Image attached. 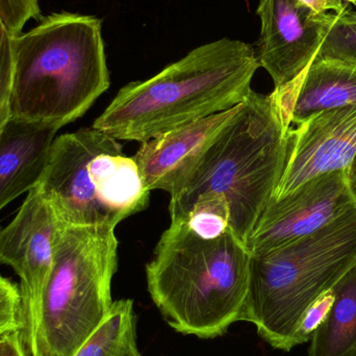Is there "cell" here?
<instances>
[{
    "mask_svg": "<svg viewBox=\"0 0 356 356\" xmlns=\"http://www.w3.org/2000/svg\"><path fill=\"white\" fill-rule=\"evenodd\" d=\"M238 108L240 104L141 143L133 159L148 190L177 192Z\"/></svg>",
    "mask_w": 356,
    "mask_h": 356,
    "instance_id": "obj_12",
    "label": "cell"
},
{
    "mask_svg": "<svg viewBox=\"0 0 356 356\" xmlns=\"http://www.w3.org/2000/svg\"><path fill=\"white\" fill-rule=\"evenodd\" d=\"M60 222L37 186L27 193L14 219L0 228V265L20 278L21 336L25 348L37 323L54 266V240Z\"/></svg>",
    "mask_w": 356,
    "mask_h": 356,
    "instance_id": "obj_8",
    "label": "cell"
},
{
    "mask_svg": "<svg viewBox=\"0 0 356 356\" xmlns=\"http://www.w3.org/2000/svg\"><path fill=\"white\" fill-rule=\"evenodd\" d=\"M10 118V106L8 104L0 106V131L3 129L4 125L8 122V119Z\"/></svg>",
    "mask_w": 356,
    "mask_h": 356,
    "instance_id": "obj_25",
    "label": "cell"
},
{
    "mask_svg": "<svg viewBox=\"0 0 356 356\" xmlns=\"http://www.w3.org/2000/svg\"><path fill=\"white\" fill-rule=\"evenodd\" d=\"M334 300V291L330 289L309 307V309L303 315L298 328H297L296 334H295V347L305 344L313 339L318 328L323 324L327 318Z\"/></svg>",
    "mask_w": 356,
    "mask_h": 356,
    "instance_id": "obj_20",
    "label": "cell"
},
{
    "mask_svg": "<svg viewBox=\"0 0 356 356\" xmlns=\"http://www.w3.org/2000/svg\"><path fill=\"white\" fill-rule=\"evenodd\" d=\"M280 89L292 100L291 124L298 125L317 113L356 104V66L314 58Z\"/></svg>",
    "mask_w": 356,
    "mask_h": 356,
    "instance_id": "obj_14",
    "label": "cell"
},
{
    "mask_svg": "<svg viewBox=\"0 0 356 356\" xmlns=\"http://www.w3.org/2000/svg\"><path fill=\"white\" fill-rule=\"evenodd\" d=\"M73 356H142L134 301H114L108 317Z\"/></svg>",
    "mask_w": 356,
    "mask_h": 356,
    "instance_id": "obj_16",
    "label": "cell"
},
{
    "mask_svg": "<svg viewBox=\"0 0 356 356\" xmlns=\"http://www.w3.org/2000/svg\"><path fill=\"white\" fill-rule=\"evenodd\" d=\"M42 18L39 0H0V21L14 37L22 33L31 19Z\"/></svg>",
    "mask_w": 356,
    "mask_h": 356,
    "instance_id": "obj_18",
    "label": "cell"
},
{
    "mask_svg": "<svg viewBox=\"0 0 356 356\" xmlns=\"http://www.w3.org/2000/svg\"><path fill=\"white\" fill-rule=\"evenodd\" d=\"M299 1L314 12L320 13V14L334 13L339 15L347 8V4L343 0H299Z\"/></svg>",
    "mask_w": 356,
    "mask_h": 356,
    "instance_id": "obj_23",
    "label": "cell"
},
{
    "mask_svg": "<svg viewBox=\"0 0 356 356\" xmlns=\"http://www.w3.org/2000/svg\"><path fill=\"white\" fill-rule=\"evenodd\" d=\"M347 172H348L349 184L356 198V152L351 161L350 166L347 169Z\"/></svg>",
    "mask_w": 356,
    "mask_h": 356,
    "instance_id": "obj_24",
    "label": "cell"
},
{
    "mask_svg": "<svg viewBox=\"0 0 356 356\" xmlns=\"http://www.w3.org/2000/svg\"><path fill=\"white\" fill-rule=\"evenodd\" d=\"M356 209L347 170L313 178L280 200H271L246 246L250 254L268 252L315 234Z\"/></svg>",
    "mask_w": 356,
    "mask_h": 356,
    "instance_id": "obj_9",
    "label": "cell"
},
{
    "mask_svg": "<svg viewBox=\"0 0 356 356\" xmlns=\"http://www.w3.org/2000/svg\"><path fill=\"white\" fill-rule=\"evenodd\" d=\"M250 255L230 229L217 238H203L171 222L146 266L148 292L173 330L217 338L241 321Z\"/></svg>",
    "mask_w": 356,
    "mask_h": 356,
    "instance_id": "obj_4",
    "label": "cell"
},
{
    "mask_svg": "<svg viewBox=\"0 0 356 356\" xmlns=\"http://www.w3.org/2000/svg\"><path fill=\"white\" fill-rule=\"evenodd\" d=\"M334 300L309 356H356V264L332 286Z\"/></svg>",
    "mask_w": 356,
    "mask_h": 356,
    "instance_id": "obj_15",
    "label": "cell"
},
{
    "mask_svg": "<svg viewBox=\"0 0 356 356\" xmlns=\"http://www.w3.org/2000/svg\"><path fill=\"white\" fill-rule=\"evenodd\" d=\"M118 246L114 227L60 223L29 355L73 356L106 320L114 302Z\"/></svg>",
    "mask_w": 356,
    "mask_h": 356,
    "instance_id": "obj_6",
    "label": "cell"
},
{
    "mask_svg": "<svg viewBox=\"0 0 356 356\" xmlns=\"http://www.w3.org/2000/svg\"><path fill=\"white\" fill-rule=\"evenodd\" d=\"M315 58L334 60L356 66V10L337 15Z\"/></svg>",
    "mask_w": 356,
    "mask_h": 356,
    "instance_id": "obj_17",
    "label": "cell"
},
{
    "mask_svg": "<svg viewBox=\"0 0 356 356\" xmlns=\"http://www.w3.org/2000/svg\"><path fill=\"white\" fill-rule=\"evenodd\" d=\"M102 21L52 13L15 37L10 118L62 129L110 88Z\"/></svg>",
    "mask_w": 356,
    "mask_h": 356,
    "instance_id": "obj_3",
    "label": "cell"
},
{
    "mask_svg": "<svg viewBox=\"0 0 356 356\" xmlns=\"http://www.w3.org/2000/svg\"><path fill=\"white\" fill-rule=\"evenodd\" d=\"M356 264V209L315 234L251 254L241 321L278 350L294 348L309 307Z\"/></svg>",
    "mask_w": 356,
    "mask_h": 356,
    "instance_id": "obj_5",
    "label": "cell"
},
{
    "mask_svg": "<svg viewBox=\"0 0 356 356\" xmlns=\"http://www.w3.org/2000/svg\"><path fill=\"white\" fill-rule=\"evenodd\" d=\"M259 66L273 79L274 89L294 81L317 56L337 18L314 12L299 0H259Z\"/></svg>",
    "mask_w": 356,
    "mask_h": 356,
    "instance_id": "obj_10",
    "label": "cell"
},
{
    "mask_svg": "<svg viewBox=\"0 0 356 356\" xmlns=\"http://www.w3.org/2000/svg\"><path fill=\"white\" fill-rule=\"evenodd\" d=\"M288 136L286 163L271 200H280L305 182L347 170L356 152V104L309 117Z\"/></svg>",
    "mask_w": 356,
    "mask_h": 356,
    "instance_id": "obj_11",
    "label": "cell"
},
{
    "mask_svg": "<svg viewBox=\"0 0 356 356\" xmlns=\"http://www.w3.org/2000/svg\"><path fill=\"white\" fill-rule=\"evenodd\" d=\"M291 123L275 91H251L238 112L171 194V222L193 207L226 213L229 228L245 245L282 177Z\"/></svg>",
    "mask_w": 356,
    "mask_h": 356,
    "instance_id": "obj_1",
    "label": "cell"
},
{
    "mask_svg": "<svg viewBox=\"0 0 356 356\" xmlns=\"http://www.w3.org/2000/svg\"><path fill=\"white\" fill-rule=\"evenodd\" d=\"M21 328L20 291L0 275V334L21 332Z\"/></svg>",
    "mask_w": 356,
    "mask_h": 356,
    "instance_id": "obj_19",
    "label": "cell"
},
{
    "mask_svg": "<svg viewBox=\"0 0 356 356\" xmlns=\"http://www.w3.org/2000/svg\"><path fill=\"white\" fill-rule=\"evenodd\" d=\"M60 127L10 118L0 131V211L35 188Z\"/></svg>",
    "mask_w": 356,
    "mask_h": 356,
    "instance_id": "obj_13",
    "label": "cell"
},
{
    "mask_svg": "<svg viewBox=\"0 0 356 356\" xmlns=\"http://www.w3.org/2000/svg\"><path fill=\"white\" fill-rule=\"evenodd\" d=\"M35 186L67 226L116 228L147 207L150 193L133 156L93 127L54 139Z\"/></svg>",
    "mask_w": 356,
    "mask_h": 356,
    "instance_id": "obj_7",
    "label": "cell"
},
{
    "mask_svg": "<svg viewBox=\"0 0 356 356\" xmlns=\"http://www.w3.org/2000/svg\"><path fill=\"white\" fill-rule=\"evenodd\" d=\"M346 4H353L356 6V0H343Z\"/></svg>",
    "mask_w": 356,
    "mask_h": 356,
    "instance_id": "obj_26",
    "label": "cell"
},
{
    "mask_svg": "<svg viewBox=\"0 0 356 356\" xmlns=\"http://www.w3.org/2000/svg\"><path fill=\"white\" fill-rule=\"evenodd\" d=\"M0 356H27L21 332L0 334Z\"/></svg>",
    "mask_w": 356,
    "mask_h": 356,
    "instance_id": "obj_22",
    "label": "cell"
},
{
    "mask_svg": "<svg viewBox=\"0 0 356 356\" xmlns=\"http://www.w3.org/2000/svg\"><path fill=\"white\" fill-rule=\"evenodd\" d=\"M259 67L250 44L209 42L154 76L127 83L93 127L118 141L156 139L242 104Z\"/></svg>",
    "mask_w": 356,
    "mask_h": 356,
    "instance_id": "obj_2",
    "label": "cell"
},
{
    "mask_svg": "<svg viewBox=\"0 0 356 356\" xmlns=\"http://www.w3.org/2000/svg\"><path fill=\"white\" fill-rule=\"evenodd\" d=\"M14 35L0 21V106L8 104L14 76Z\"/></svg>",
    "mask_w": 356,
    "mask_h": 356,
    "instance_id": "obj_21",
    "label": "cell"
}]
</instances>
